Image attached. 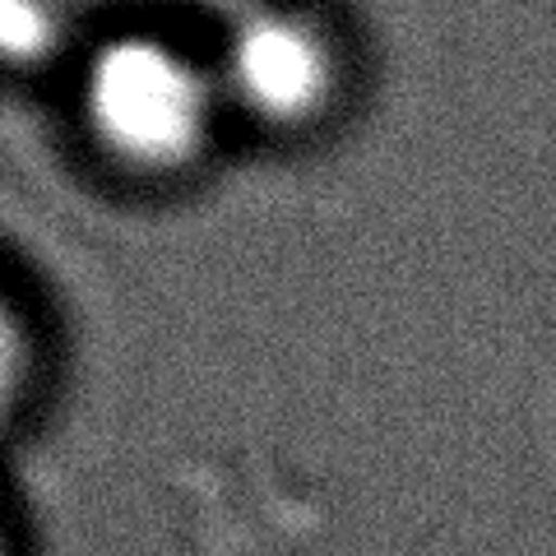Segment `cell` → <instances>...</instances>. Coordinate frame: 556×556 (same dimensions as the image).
I'll list each match as a JSON object with an SVG mask.
<instances>
[{"label": "cell", "instance_id": "3", "mask_svg": "<svg viewBox=\"0 0 556 556\" xmlns=\"http://www.w3.org/2000/svg\"><path fill=\"white\" fill-rule=\"evenodd\" d=\"M102 0H0V65H42L79 38Z\"/></svg>", "mask_w": 556, "mask_h": 556}, {"label": "cell", "instance_id": "6", "mask_svg": "<svg viewBox=\"0 0 556 556\" xmlns=\"http://www.w3.org/2000/svg\"><path fill=\"white\" fill-rule=\"evenodd\" d=\"M0 556H10V543H5V529H0Z\"/></svg>", "mask_w": 556, "mask_h": 556}, {"label": "cell", "instance_id": "4", "mask_svg": "<svg viewBox=\"0 0 556 556\" xmlns=\"http://www.w3.org/2000/svg\"><path fill=\"white\" fill-rule=\"evenodd\" d=\"M33 371H38V357H33L28 320L10 292L0 288V422H10V413L24 404Z\"/></svg>", "mask_w": 556, "mask_h": 556}, {"label": "cell", "instance_id": "1", "mask_svg": "<svg viewBox=\"0 0 556 556\" xmlns=\"http://www.w3.org/2000/svg\"><path fill=\"white\" fill-rule=\"evenodd\" d=\"M79 116L93 144L139 177H181L228 116L214 61L167 33L126 28L102 38L79 75Z\"/></svg>", "mask_w": 556, "mask_h": 556}, {"label": "cell", "instance_id": "2", "mask_svg": "<svg viewBox=\"0 0 556 556\" xmlns=\"http://www.w3.org/2000/svg\"><path fill=\"white\" fill-rule=\"evenodd\" d=\"M208 61L228 112L269 130H302L320 121L343 84L334 33L316 14L278 0H247L223 14V38Z\"/></svg>", "mask_w": 556, "mask_h": 556}, {"label": "cell", "instance_id": "5", "mask_svg": "<svg viewBox=\"0 0 556 556\" xmlns=\"http://www.w3.org/2000/svg\"><path fill=\"white\" fill-rule=\"evenodd\" d=\"M102 5H144V10H159V5H195V10H218L228 14L237 5H247V0H102Z\"/></svg>", "mask_w": 556, "mask_h": 556}]
</instances>
